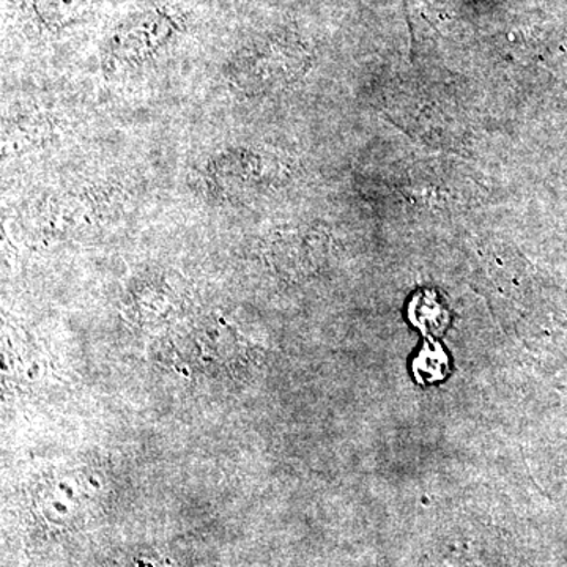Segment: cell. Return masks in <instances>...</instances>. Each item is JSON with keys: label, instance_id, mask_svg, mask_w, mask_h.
Masks as SVG:
<instances>
[{"label": "cell", "instance_id": "cell-1", "mask_svg": "<svg viewBox=\"0 0 567 567\" xmlns=\"http://www.w3.org/2000/svg\"><path fill=\"white\" fill-rule=\"evenodd\" d=\"M305 61V50L298 41L284 33H271L235 52L226 76L241 95H265L292 81Z\"/></svg>", "mask_w": 567, "mask_h": 567}, {"label": "cell", "instance_id": "cell-2", "mask_svg": "<svg viewBox=\"0 0 567 567\" xmlns=\"http://www.w3.org/2000/svg\"><path fill=\"white\" fill-rule=\"evenodd\" d=\"M185 20L169 7H144L123 18L104 43V62L134 66L158 54L183 32Z\"/></svg>", "mask_w": 567, "mask_h": 567}, {"label": "cell", "instance_id": "cell-3", "mask_svg": "<svg viewBox=\"0 0 567 567\" xmlns=\"http://www.w3.org/2000/svg\"><path fill=\"white\" fill-rule=\"evenodd\" d=\"M274 156L257 148H233L213 156L200 171L204 192L223 203L248 200L278 177Z\"/></svg>", "mask_w": 567, "mask_h": 567}, {"label": "cell", "instance_id": "cell-4", "mask_svg": "<svg viewBox=\"0 0 567 567\" xmlns=\"http://www.w3.org/2000/svg\"><path fill=\"white\" fill-rule=\"evenodd\" d=\"M99 212V203L89 194L69 193L40 200L29 215L40 233L58 235L84 227L89 218Z\"/></svg>", "mask_w": 567, "mask_h": 567}, {"label": "cell", "instance_id": "cell-5", "mask_svg": "<svg viewBox=\"0 0 567 567\" xmlns=\"http://www.w3.org/2000/svg\"><path fill=\"white\" fill-rule=\"evenodd\" d=\"M33 14L50 31H62L82 20L93 0H31Z\"/></svg>", "mask_w": 567, "mask_h": 567}]
</instances>
